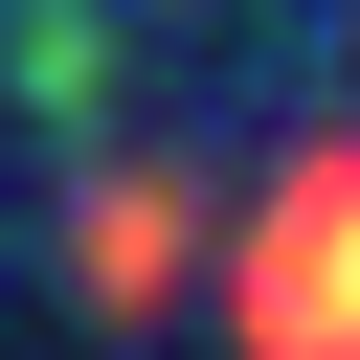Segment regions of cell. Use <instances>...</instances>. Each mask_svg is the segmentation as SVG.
<instances>
[{
  "mask_svg": "<svg viewBox=\"0 0 360 360\" xmlns=\"http://www.w3.org/2000/svg\"><path fill=\"white\" fill-rule=\"evenodd\" d=\"M248 338H270V360H360V158H315V180L270 202V292H248Z\"/></svg>",
  "mask_w": 360,
  "mask_h": 360,
  "instance_id": "1",
  "label": "cell"
},
{
  "mask_svg": "<svg viewBox=\"0 0 360 360\" xmlns=\"http://www.w3.org/2000/svg\"><path fill=\"white\" fill-rule=\"evenodd\" d=\"M158 270H180V202H158V180H112V202H90V292H112V315H135V292H158Z\"/></svg>",
  "mask_w": 360,
  "mask_h": 360,
  "instance_id": "2",
  "label": "cell"
}]
</instances>
